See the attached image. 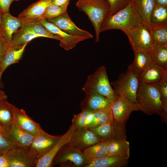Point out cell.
<instances>
[{
    "instance_id": "cell-1",
    "label": "cell",
    "mask_w": 167,
    "mask_h": 167,
    "mask_svg": "<svg viewBox=\"0 0 167 167\" xmlns=\"http://www.w3.org/2000/svg\"><path fill=\"white\" fill-rule=\"evenodd\" d=\"M136 100L140 111L148 115L157 114L166 123L167 117L164 113L159 92L154 85L139 80Z\"/></svg>"
},
{
    "instance_id": "cell-2",
    "label": "cell",
    "mask_w": 167,
    "mask_h": 167,
    "mask_svg": "<svg viewBox=\"0 0 167 167\" xmlns=\"http://www.w3.org/2000/svg\"><path fill=\"white\" fill-rule=\"evenodd\" d=\"M76 6L87 15L91 22L95 30V42H98L101 28L110 16L109 3L107 0H78Z\"/></svg>"
},
{
    "instance_id": "cell-3",
    "label": "cell",
    "mask_w": 167,
    "mask_h": 167,
    "mask_svg": "<svg viewBox=\"0 0 167 167\" xmlns=\"http://www.w3.org/2000/svg\"><path fill=\"white\" fill-rule=\"evenodd\" d=\"M143 23L131 0L126 6L107 19L101 28V32L112 29L129 31Z\"/></svg>"
},
{
    "instance_id": "cell-4",
    "label": "cell",
    "mask_w": 167,
    "mask_h": 167,
    "mask_svg": "<svg viewBox=\"0 0 167 167\" xmlns=\"http://www.w3.org/2000/svg\"><path fill=\"white\" fill-rule=\"evenodd\" d=\"M85 93L95 92L107 98L111 102L118 96L114 92L110 83L105 67H99L92 74L89 75L82 88Z\"/></svg>"
},
{
    "instance_id": "cell-5",
    "label": "cell",
    "mask_w": 167,
    "mask_h": 167,
    "mask_svg": "<svg viewBox=\"0 0 167 167\" xmlns=\"http://www.w3.org/2000/svg\"><path fill=\"white\" fill-rule=\"evenodd\" d=\"M91 161L85 157L83 150L68 143L58 152L53 160L52 165L63 167H85Z\"/></svg>"
},
{
    "instance_id": "cell-6",
    "label": "cell",
    "mask_w": 167,
    "mask_h": 167,
    "mask_svg": "<svg viewBox=\"0 0 167 167\" xmlns=\"http://www.w3.org/2000/svg\"><path fill=\"white\" fill-rule=\"evenodd\" d=\"M139 83L138 77L130 70L119 75L118 79L111 84L118 96L126 98L136 103V93Z\"/></svg>"
},
{
    "instance_id": "cell-7",
    "label": "cell",
    "mask_w": 167,
    "mask_h": 167,
    "mask_svg": "<svg viewBox=\"0 0 167 167\" xmlns=\"http://www.w3.org/2000/svg\"><path fill=\"white\" fill-rule=\"evenodd\" d=\"M151 28L143 23L134 29L123 32L128 36L134 52H148L154 45Z\"/></svg>"
},
{
    "instance_id": "cell-8",
    "label": "cell",
    "mask_w": 167,
    "mask_h": 167,
    "mask_svg": "<svg viewBox=\"0 0 167 167\" xmlns=\"http://www.w3.org/2000/svg\"><path fill=\"white\" fill-rule=\"evenodd\" d=\"M126 122L113 119L111 122L89 128L101 141L126 139Z\"/></svg>"
},
{
    "instance_id": "cell-9",
    "label": "cell",
    "mask_w": 167,
    "mask_h": 167,
    "mask_svg": "<svg viewBox=\"0 0 167 167\" xmlns=\"http://www.w3.org/2000/svg\"><path fill=\"white\" fill-rule=\"evenodd\" d=\"M62 135H51L42 129L34 136L28 150L32 156L39 159L51 149Z\"/></svg>"
},
{
    "instance_id": "cell-10",
    "label": "cell",
    "mask_w": 167,
    "mask_h": 167,
    "mask_svg": "<svg viewBox=\"0 0 167 167\" xmlns=\"http://www.w3.org/2000/svg\"><path fill=\"white\" fill-rule=\"evenodd\" d=\"M5 156L11 167H36L38 160L28 150L19 147L11 149Z\"/></svg>"
},
{
    "instance_id": "cell-11",
    "label": "cell",
    "mask_w": 167,
    "mask_h": 167,
    "mask_svg": "<svg viewBox=\"0 0 167 167\" xmlns=\"http://www.w3.org/2000/svg\"><path fill=\"white\" fill-rule=\"evenodd\" d=\"M110 107L113 118L122 122H126L133 112L140 110L136 103L126 98L119 96L111 102Z\"/></svg>"
},
{
    "instance_id": "cell-12",
    "label": "cell",
    "mask_w": 167,
    "mask_h": 167,
    "mask_svg": "<svg viewBox=\"0 0 167 167\" xmlns=\"http://www.w3.org/2000/svg\"><path fill=\"white\" fill-rule=\"evenodd\" d=\"M100 141V139L89 128L84 127L76 128L68 143L83 151Z\"/></svg>"
},
{
    "instance_id": "cell-13",
    "label": "cell",
    "mask_w": 167,
    "mask_h": 167,
    "mask_svg": "<svg viewBox=\"0 0 167 167\" xmlns=\"http://www.w3.org/2000/svg\"><path fill=\"white\" fill-rule=\"evenodd\" d=\"M39 21L49 32L59 36L61 38V39L60 41V45L66 50L73 49L79 42L86 39L84 37L69 34L45 19H42Z\"/></svg>"
},
{
    "instance_id": "cell-14",
    "label": "cell",
    "mask_w": 167,
    "mask_h": 167,
    "mask_svg": "<svg viewBox=\"0 0 167 167\" xmlns=\"http://www.w3.org/2000/svg\"><path fill=\"white\" fill-rule=\"evenodd\" d=\"M47 20L69 34L84 37L86 39L93 37V36L89 32L78 28L70 18L67 11L57 17Z\"/></svg>"
},
{
    "instance_id": "cell-15",
    "label": "cell",
    "mask_w": 167,
    "mask_h": 167,
    "mask_svg": "<svg viewBox=\"0 0 167 167\" xmlns=\"http://www.w3.org/2000/svg\"><path fill=\"white\" fill-rule=\"evenodd\" d=\"M14 122L20 128L33 135L42 130L40 124L34 121L23 109L12 105Z\"/></svg>"
},
{
    "instance_id": "cell-16",
    "label": "cell",
    "mask_w": 167,
    "mask_h": 167,
    "mask_svg": "<svg viewBox=\"0 0 167 167\" xmlns=\"http://www.w3.org/2000/svg\"><path fill=\"white\" fill-rule=\"evenodd\" d=\"M22 24V19L13 16L9 12L3 14L0 23V36L9 44Z\"/></svg>"
},
{
    "instance_id": "cell-17",
    "label": "cell",
    "mask_w": 167,
    "mask_h": 167,
    "mask_svg": "<svg viewBox=\"0 0 167 167\" xmlns=\"http://www.w3.org/2000/svg\"><path fill=\"white\" fill-rule=\"evenodd\" d=\"M7 140L15 145L28 150L34 135L23 130L13 122L4 135Z\"/></svg>"
},
{
    "instance_id": "cell-18",
    "label": "cell",
    "mask_w": 167,
    "mask_h": 167,
    "mask_svg": "<svg viewBox=\"0 0 167 167\" xmlns=\"http://www.w3.org/2000/svg\"><path fill=\"white\" fill-rule=\"evenodd\" d=\"M75 128V126L72 124L66 132L62 135L60 139L51 149L38 160L36 167H51L53 165L52 162L54 157L60 149L68 143Z\"/></svg>"
},
{
    "instance_id": "cell-19",
    "label": "cell",
    "mask_w": 167,
    "mask_h": 167,
    "mask_svg": "<svg viewBox=\"0 0 167 167\" xmlns=\"http://www.w3.org/2000/svg\"><path fill=\"white\" fill-rule=\"evenodd\" d=\"M85 93L86 96L81 103L82 110L95 111L110 106L111 102L102 95L92 91Z\"/></svg>"
},
{
    "instance_id": "cell-20",
    "label": "cell",
    "mask_w": 167,
    "mask_h": 167,
    "mask_svg": "<svg viewBox=\"0 0 167 167\" xmlns=\"http://www.w3.org/2000/svg\"><path fill=\"white\" fill-rule=\"evenodd\" d=\"M53 0H40L32 4L24 10L18 18L23 20L39 21L47 8L52 4Z\"/></svg>"
},
{
    "instance_id": "cell-21",
    "label": "cell",
    "mask_w": 167,
    "mask_h": 167,
    "mask_svg": "<svg viewBox=\"0 0 167 167\" xmlns=\"http://www.w3.org/2000/svg\"><path fill=\"white\" fill-rule=\"evenodd\" d=\"M166 77L167 68L160 66L152 61L138 78L142 82L154 85Z\"/></svg>"
},
{
    "instance_id": "cell-22",
    "label": "cell",
    "mask_w": 167,
    "mask_h": 167,
    "mask_svg": "<svg viewBox=\"0 0 167 167\" xmlns=\"http://www.w3.org/2000/svg\"><path fill=\"white\" fill-rule=\"evenodd\" d=\"M134 9L144 24L151 28L150 16L155 4L154 0H132Z\"/></svg>"
},
{
    "instance_id": "cell-23",
    "label": "cell",
    "mask_w": 167,
    "mask_h": 167,
    "mask_svg": "<svg viewBox=\"0 0 167 167\" xmlns=\"http://www.w3.org/2000/svg\"><path fill=\"white\" fill-rule=\"evenodd\" d=\"M128 157L107 155L92 161L85 167H122L129 163Z\"/></svg>"
},
{
    "instance_id": "cell-24",
    "label": "cell",
    "mask_w": 167,
    "mask_h": 167,
    "mask_svg": "<svg viewBox=\"0 0 167 167\" xmlns=\"http://www.w3.org/2000/svg\"><path fill=\"white\" fill-rule=\"evenodd\" d=\"M135 57L133 62L128 66V69L138 77L146 68L152 62L148 52H134Z\"/></svg>"
},
{
    "instance_id": "cell-25",
    "label": "cell",
    "mask_w": 167,
    "mask_h": 167,
    "mask_svg": "<svg viewBox=\"0 0 167 167\" xmlns=\"http://www.w3.org/2000/svg\"><path fill=\"white\" fill-rule=\"evenodd\" d=\"M27 44L21 48H15L8 46L0 63V69L2 73L10 65L18 63L21 59Z\"/></svg>"
},
{
    "instance_id": "cell-26",
    "label": "cell",
    "mask_w": 167,
    "mask_h": 167,
    "mask_svg": "<svg viewBox=\"0 0 167 167\" xmlns=\"http://www.w3.org/2000/svg\"><path fill=\"white\" fill-rule=\"evenodd\" d=\"M107 154L129 158V142L126 139L109 141L107 146Z\"/></svg>"
},
{
    "instance_id": "cell-27",
    "label": "cell",
    "mask_w": 167,
    "mask_h": 167,
    "mask_svg": "<svg viewBox=\"0 0 167 167\" xmlns=\"http://www.w3.org/2000/svg\"><path fill=\"white\" fill-rule=\"evenodd\" d=\"M38 37H40L22 24L21 28L13 35L12 40L8 44V46L15 48H21L33 39Z\"/></svg>"
},
{
    "instance_id": "cell-28",
    "label": "cell",
    "mask_w": 167,
    "mask_h": 167,
    "mask_svg": "<svg viewBox=\"0 0 167 167\" xmlns=\"http://www.w3.org/2000/svg\"><path fill=\"white\" fill-rule=\"evenodd\" d=\"M12 105L7 99L0 100V126L3 129L4 134L13 122Z\"/></svg>"
},
{
    "instance_id": "cell-29",
    "label": "cell",
    "mask_w": 167,
    "mask_h": 167,
    "mask_svg": "<svg viewBox=\"0 0 167 167\" xmlns=\"http://www.w3.org/2000/svg\"><path fill=\"white\" fill-rule=\"evenodd\" d=\"M22 25L34 34L43 37L61 41L58 36L54 34L47 30L39 21L23 20Z\"/></svg>"
},
{
    "instance_id": "cell-30",
    "label": "cell",
    "mask_w": 167,
    "mask_h": 167,
    "mask_svg": "<svg viewBox=\"0 0 167 167\" xmlns=\"http://www.w3.org/2000/svg\"><path fill=\"white\" fill-rule=\"evenodd\" d=\"M109 141H101L83 150L84 156L91 161L108 155Z\"/></svg>"
},
{
    "instance_id": "cell-31",
    "label": "cell",
    "mask_w": 167,
    "mask_h": 167,
    "mask_svg": "<svg viewBox=\"0 0 167 167\" xmlns=\"http://www.w3.org/2000/svg\"><path fill=\"white\" fill-rule=\"evenodd\" d=\"M148 53L152 62L160 66L167 68V46H161L154 44Z\"/></svg>"
},
{
    "instance_id": "cell-32",
    "label": "cell",
    "mask_w": 167,
    "mask_h": 167,
    "mask_svg": "<svg viewBox=\"0 0 167 167\" xmlns=\"http://www.w3.org/2000/svg\"><path fill=\"white\" fill-rule=\"evenodd\" d=\"M150 27L167 25V7L155 5L150 16Z\"/></svg>"
},
{
    "instance_id": "cell-33",
    "label": "cell",
    "mask_w": 167,
    "mask_h": 167,
    "mask_svg": "<svg viewBox=\"0 0 167 167\" xmlns=\"http://www.w3.org/2000/svg\"><path fill=\"white\" fill-rule=\"evenodd\" d=\"M94 111L93 121L88 127L104 124L112 122L113 119L110 106Z\"/></svg>"
},
{
    "instance_id": "cell-34",
    "label": "cell",
    "mask_w": 167,
    "mask_h": 167,
    "mask_svg": "<svg viewBox=\"0 0 167 167\" xmlns=\"http://www.w3.org/2000/svg\"><path fill=\"white\" fill-rule=\"evenodd\" d=\"M150 30L155 44L167 46V25L151 27Z\"/></svg>"
},
{
    "instance_id": "cell-35",
    "label": "cell",
    "mask_w": 167,
    "mask_h": 167,
    "mask_svg": "<svg viewBox=\"0 0 167 167\" xmlns=\"http://www.w3.org/2000/svg\"><path fill=\"white\" fill-rule=\"evenodd\" d=\"M154 85L159 92L164 113L167 117V77Z\"/></svg>"
},
{
    "instance_id": "cell-36",
    "label": "cell",
    "mask_w": 167,
    "mask_h": 167,
    "mask_svg": "<svg viewBox=\"0 0 167 167\" xmlns=\"http://www.w3.org/2000/svg\"><path fill=\"white\" fill-rule=\"evenodd\" d=\"M67 8L52 4L47 8L42 19L47 20L57 17L67 11Z\"/></svg>"
},
{
    "instance_id": "cell-37",
    "label": "cell",
    "mask_w": 167,
    "mask_h": 167,
    "mask_svg": "<svg viewBox=\"0 0 167 167\" xmlns=\"http://www.w3.org/2000/svg\"><path fill=\"white\" fill-rule=\"evenodd\" d=\"M109 3L111 8L110 16L125 7L130 0H107Z\"/></svg>"
},
{
    "instance_id": "cell-38",
    "label": "cell",
    "mask_w": 167,
    "mask_h": 167,
    "mask_svg": "<svg viewBox=\"0 0 167 167\" xmlns=\"http://www.w3.org/2000/svg\"><path fill=\"white\" fill-rule=\"evenodd\" d=\"M89 111L82 110L77 114H74L72 120V124L76 128L84 127L85 121Z\"/></svg>"
},
{
    "instance_id": "cell-39",
    "label": "cell",
    "mask_w": 167,
    "mask_h": 167,
    "mask_svg": "<svg viewBox=\"0 0 167 167\" xmlns=\"http://www.w3.org/2000/svg\"><path fill=\"white\" fill-rule=\"evenodd\" d=\"M19 147L10 143L3 135L0 134V155L5 154L13 148Z\"/></svg>"
},
{
    "instance_id": "cell-40",
    "label": "cell",
    "mask_w": 167,
    "mask_h": 167,
    "mask_svg": "<svg viewBox=\"0 0 167 167\" xmlns=\"http://www.w3.org/2000/svg\"><path fill=\"white\" fill-rule=\"evenodd\" d=\"M13 0H0V8L3 14L9 12L11 4Z\"/></svg>"
},
{
    "instance_id": "cell-41",
    "label": "cell",
    "mask_w": 167,
    "mask_h": 167,
    "mask_svg": "<svg viewBox=\"0 0 167 167\" xmlns=\"http://www.w3.org/2000/svg\"><path fill=\"white\" fill-rule=\"evenodd\" d=\"M8 47V44L0 36V63L4 56Z\"/></svg>"
},
{
    "instance_id": "cell-42",
    "label": "cell",
    "mask_w": 167,
    "mask_h": 167,
    "mask_svg": "<svg viewBox=\"0 0 167 167\" xmlns=\"http://www.w3.org/2000/svg\"><path fill=\"white\" fill-rule=\"evenodd\" d=\"M94 117V111H89L85 121L84 127H88L92 122Z\"/></svg>"
},
{
    "instance_id": "cell-43",
    "label": "cell",
    "mask_w": 167,
    "mask_h": 167,
    "mask_svg": "<svg viewBox=\"0 0 167 167\" xmlns=\"http://www.w3.org/2000/svg\"><path fill=\"white\" fill-rule=\"evenodd\" d=\"M70 0H53L52 4L57 6L67 8Z\"/></svg>"
},
{
    "instance_id": "cell-44",
    "label": "cell",
    "mask_w": 167,
    "mask_h": 167,
    "mask_svg": "<svg viewBox=\"0 0 167 167\" xmlns=\"http://www.w3.org/2000/svg\"><path fill=\"white\" fill-rule=\"evenodd\" d=\"M0 167H11L5 154L0 155Z\"/></svg>"
},
{
    "instance_id": "cell-45",
    "label": "cell",
    "mask_w": 167,
    "mask_h": 167,
    "mask_svg": "<svg viewBox=\"0 0 167 167\" xmlns=\"http://www.w3.org/2000/svg\"><path fill=\"white\" fill-rule=\"evenodd\" d=\"M156 5L167 7V0H154Z\"/></svg>"
},
{
    "instance_id": "cell-46",
    "label": "cell",
    "mask_w": 167,
    "mask_h": 167,
    "mask_svg": "<svg viewBox=\"0 0 167 167\" xmlns=\"http://www.w3.org/2000/svg\"><path fill=\"white\" fill-rule=\"evenodd\" d=\"M7 98V96L5 92L2 90L0 89V100L6 99Z\"/></svg>"
},
{
    "instance_id": "cell-47",
    "label": "cell",
    "mask_w": 167,
    "mask_h": 167,
    "mask_svg": "<svg viewBox=\"0 0 167 167\" xmlns=\"http://www.w3.org/2000/svg\"><path fill=\"white\" fill-rule=\"evenodd\" d=\"M2 73H3L2 72V71H1V70L0 69V88H1L2 86V83L1 81V79L2 75Z\"/></svg>"
},
{
    "instance_id": "cell-48",
    "label": "cell",
    "mask_w": 167,
    "mask_h": 167,
    "mask_svg": "<svg viewBox=\"0 0 167 167\" xmlns=\"http://www.w3.org/2000/svg\"><path fill=\"white\" fill-rule=\"evenodd\" d=\"M0 134L3 135H4V133L3 129L0 126Z\"/></svg>"
},
{
    "instance_id": "cell-49",
    "label": "cell",
    "mask_w": 167,
    "mask_h": 167,
    "mask_svg": "<svg viewBox=\"0 0 167 167\" xmlns=\"http://www.w3.org/2000/svg\"><path fill=\"white\" fill-rule=\"evenodd\" d=\"M2 11L0 8V22H1V17H2Z\"/></svg>"
},
{
    "instance_id": "cell-50",
    "label": "cell",
    "mask_w": 167,
    "mask_h": 167,
    "mask_svg": "<svg viewBox=\"0 0 167 167\" xmlns=\"http://www.w3.org/2000/svg\"><path fill=\"white\" fill-rule=\"evenodd\" d=\"M14 1H19V0H13Z\"/></svg>"
},
{
    "instance_id": "cell-51",
    "label": "cell",
    "mask_w": 167,
    "mask_h": 167,
    "mask_svg": "<svg viewBox=\"0 0 167 167\" xmlns=\"http://www.w3.org/2000/svg\"></svg>"
},
{
    "instance_id": "cell-52",
    "label": "cell",
    "mask_w": 167,
    "mask_h": 167,
    "mask_svg": "<svg viewBox=\"0 0 167 167\" xmlns=\"http://www.w3.org/2000/svg\"></svg>"
}]
</instances>
